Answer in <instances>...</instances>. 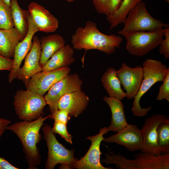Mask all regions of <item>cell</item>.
I'll return each instance as SVG.
<instances>
[{
  "label": "cell",
  "mask_w": 169,
  "mask_h": 169,
  "mask_svg": "<svg viewBox=\"0 0 169 169\" xmlns=\"http://www.w3.org/2000/svg\"><path fill=\"white\" fill-rule=\"evenodd\" d=\"M83 81L77 74H69L55 84L48 91L44 98L51 113L58 109L60 99L64 95L81 90Z\"/></svg>",
  "instance_id": "cell-9"
},
{
  "label": "cell",
  "mask_w": 169,
  "mask_h": 169,
  "mask_svg": "<svg viewBox=\"0 0 169 169\" xmlns=\"http://www.w3.org/2000/svg\"><path fill=\"white\" fill-rule=\"evenodd\" d=\"M50 117V115L44 117L43 115L33 121L16 122L6 128L15 134L20 139L28 169H37L41 162V156L37 145L42 139L40 130L44 121Z\"/></svg>",
  "instance_id": "cell-2"
},
{
  "label": "cell",
  "mask_w": 169,
  "mask_h": 169,
  "mask_svg": "<svg viewBox=\"0 0 169 169\" xmlns=\"http://www.w3.org/2000/svg\"><path fill=\"white\" fill-rule=\"evenodd\" d=\"M107 127L101 128L99 133L92 136L87 137L86 139L90 141L91 145L86 154L79 160H77L73 168L77 169H113V167L103 166L100 162V150L101 142L105 138L103 136L108 132Z\"/></svg>",
  "instance_id": "cell-10"
},
{
  "label": "cell",
  "mask_w": 169,
  "mask_h": 169,
  "mask_svg": "<svg viewBox=\"0 0 169 169\" xmlns=\"http://www.w3.org/2000/svg\"><path fill=\"white\" fill-rule=\"evenodd\" d=\"M105 154L102 162L106 164H114L120 169H169V153L159 155L142 152L133 155L134 159H129L120 153L116 154L109 151Z\"/></svg>",
  "instance_id": "cell-3"
},
{
  "label": "cell",
  "mask_w": 169,
  "mask_h": 169,
  "mask_svg": "<svg viewBox=\"0 0 169 169\" xmlns=\"http://www.w3.org/2000/svg\"><path fill=\"white\" fill-rule=\"evenodd\" d=\"M162 81V84L159 87V91L156 100H166L169 101V70L167 71L166 76Z\"/></svg>",
  "instance_id": "cell-29"
},
{
  "label": "cell",
  "mask_w": 169,
  "mask_h": 169,
  "mask_svg": "<svg viewBox=\"0 0 169 169\" xmlns=\"http://www.w3.org/2000/svg\"><path fill=\"white\" fill-rule=\"evenodd\" d=\"M28 10L33 22L38 31L46 33H53L59 27L57 18L44 7L35 2L28 5Z\"/></svg>",
  "instance_id": "cell-17"
},
{
  "label": "cell",
  "mask_w": 169,
  "mask_h": 169,
  "mask_svg": "<svg viewBox=\"0 0 169 169\" xmlns=\"http://www.w3.org/2000/svg\"><path fill=\"white\" fill-rule=\"evenodd\" d=\"M20 40V34L14 27L0 29V54L8 58L13 57L15 48Z\"/></svg>",
  "instance_id": "cell-22"
},
{
  "label": "cell",
  "mask_w": 169,
  "mask_h": 169,
  "mask_svg": "<svg viewBox=\"0 0 169 169\" xmlns=\"http://www.w3.org/2000/svg\"><path fill=\"white\" fill-rule=\"evenodd\" d=\"M116 75L121 85L126 91V98H134L139 90L143 79L142 67L138 65L132 68L124 62L117 70Z\"/></svg>",
  "instance_id": "cell-13"
},
{
  "label": "cell",
  "mask_w": 169,
  "mask_h": 169,
  "mask_svg": "<svg viewBox=\"0 0 169 169\" xmlns=\"http://www.w3.org/2000/svg\"><path fill=\"white\" fill-rule=\"evenodd\" d=\"M103 141L123 146L131 151L140 150L143 145L141 130L136 125L132 124H128L116 134L105 138Z\"/></svg>",
  "instance_id": "cell-14"
},
{
  "label": "cell",
  "mask_w": 169,
  "mask_h": 169,
  "mask_svg": "<svg viewBox=\"0 0 169 169\" xmlns=\"http://www.w3.org/2000/svg\"><path fill=\"white\" fill-rule=\"evenodd\" d=\"M163 28L154 31H134L124 34L127 41L126 49L133 55H146L161 43L164 36Z\"/></svg>",
  "instance_id": "cell-8"
},
{
  "label": "cell",
  "mask_w": 169,
  "mask_h": 169,
  "mask_svg": "<svg viewBox=\"0 0 169 169\" xmlns=\"http://www.w3.org/2000/svg\"><path fill=\"white\" fill-rule=\"evenodd\" d=\"M157 143L162 153H169V118L158 126Z\"/></svg>",
  "instance_id": "cell-26"
},
{
  "label": "cell",
  "mask_w": 169,
  "mask_h": 169,
  "mask_svg": "<svg viewBox=\"0 0 169 169\" xmlns=\"http://www.w3.org/2000/svg\"><path fill=\"white\" fill-rule=\"evenodd\" d=\"M122 29L118 32L122 35L134 31H154L169 28V25L153 18L147 10L145 3L141 2L131 9L123 23Z\"/></svg>",
  "instance_id": "cell-7"
},
{
  "label": "cell",
  "mask_w": 169,
  "mask_h": 169,
  "mask_svg": "<svg viewBox=\"0 0 169 169\" xmlns=\"http://www.w3.org/2000/svg\"><path fill=\"white\" fill-rule=\"evenodd\" d=\"M10 7L14 27L17 30L20 37V41L26 36L28 30V23L26 17L28 10L23 9L19 6L17 0H11Z\"/></svg>",
  "instance_id": "cell-24"
},
{
  "label": "cell",
  "mask_w": 169,
  "mask_h": 169,
  "mask_svg": "<svg viewBox=\"0 0 169 169\" xmlns=\"http://www.w3.org/2000/svg\"><path fill=\"white\" fill-rule=\"evenodd\" d=\"M26 19L28 26V32L25 37L18 42L15 48L13 65L8 75V81L9 83H11L17 78L21 64L32 47L34 34L38 31L29 13L27 15Z\"/></svg>",
  "instance_id": "cell-15"
},
{
  "label": "cell",
  "mask_w": 169,
  "mask_h": 169,
  "mask_svg": "<svg viewBox=\"0 0 169 169\" xmlns=\"http://www.w3.org/2000/svg\"><path fill=\"white\" fill-rule=\"evenodd\" d=\"M11 123L10 120L0 118V138L6 130L7 127Z\"/></svg>",
  "instance_id": "cell-36"
},
{
  "label": "cell",
  "mask_w": 169,
  "mask_h": 169,
  "mask_svg": "<svg viewBox=\"0 0 169 169\" xmlns=\"http://www.w3.org/2000/svg\"><path fill=\"white\" fill-rule=\"evenodd\" d=\"M103 100L108 105L111 112V123L107 128L109 131L117 133L128 124L126 121L124 105L121 100L112 97L104 96Z\"/></svg>",
  "instance_id": "cell-19"
},
{
  "label": "cell",
  "mask_w": 169,
  "mask_h": 169,
  "mask_svg": "<svg viewBox=\"0 0 169 169\" xmlns=\"http://www.w3.org/2000/svg\"><path fill=\"white\" fill-rule=\"evenodd\" d=\"M51 131L54 133L59 134L67 142L72 144V137L69 133L67 124L61 122L54 121Z\"/></svg>",
  "instance_id": "cell-28"
},
{
  "label": "cell",
  "mask_w": 169,
  "mask_h": 169,
  "mask_svg": "<svg viewBox=\"0 0 169 169\" xmlns=\"http://www.w3.org/2000/svg\"><path fill=\"white\" fill-rule=\"evenodd\" d=\"M46 105L43 96L28 89L18 90L14 97L16 113L23 121H30L39 118Z\"/></svg>",
  "instance_id": "cell-6"
},
{
  "label": "cell",
  "mask_w": 169,
  "mask_h": 169,
  "mask_svg": "<svg viewBox=\"0 0 169 169\" xmlns=\"http://www.w3.org/2000/svg\"><path fill=\"white\" fill-rule=\"evenodd\" d=\"M41 54L39 64L42 68L48 60L65 45L63 37L58 34L44 36L40 40Z\"/></svg>",
  "instance_id": "cell-20"
},
{
  "label": "cell",
  "mask_w": 169,
  "mask_h": 169,
  "mask_svg": "<svg viewBox=\"0 0 169 169\" xmlns=\"http://www.w3.org/2000/svg\"><path fill=\"white\" fill-rule=\"evenodd\" d=\"M164 1L168 3L169 2V0H164Z\"/></svg>",
  "instance_id": "cell-39"
},
{
  "label": "cell",
  "mask_w": 169,
  "mask_h": 169,
  "mask_svg": "<svg viewBox=\"0 0 169 169\" xmlns=\"http://www.w3.org/2000/svg\"><path fill=\"white\" fill-rule=\"evenodd\" d=\"M65 0L66 1L68 2L71 3V2H72L74 1L75 0Z\"/></svg>",
  "instance_id": "cell-38"
},
{
  "label": "cell",
  "mask_w": 169,
  "mask_h": 169,
  "mask_svg": "<svg viewBox=\"0 0 169 169\" xmlns=\"http://www.w3.org/2000/svg\"><path fill=\"white\" fill-rule=\"evenodd\" d=\"M123 0H108L107 10L108 15L114 13L120 8Z\"/></svg>",
  "instance_id": "cell-34"
},
{
  "label": "cell",
  "mask_w": 169,
  "mask_h": 169,
  "mask_svg": "<svg viewBox=\"0 0 169 169\" xmlns=\"http://www.w3.org/2000/svg\"><path fill=\"white\" fill-rule=\"evenodd\" d=\"M42 129L48 151L45 168L54 169L59 164L60 169L73 168L77 160L74 156V150H68L60 144L48 124H44Z\"/></svg>",
  "instance_id": "cell-5"
},
{
  "label": "cell",
  "mask_w": 169,
  "mask_h": 169,
  "mask_svg": "<svg viewBox=\"0 0 169 169\" xmlns=\"http://www.w3.org/2000/svg\"><path fill=\"white\" fill-rule=\"evenodd\" d=\"M168 118L165 115L156 114L145 119L141 129L143 138L141 152L157 155L162 154L157 143V129L161 123Z\"/></svg>",
  "instance_id": "cell-11"
},
{
  "label": "cell",
  "mask_w": 169,
  "mask_h": 169,
  "mask_svg": "<svg viewBox=\"0 0 169 169\" xmlns=\"http://www.w3.org/2000/svg\"><path fill=\"white\" fill-rule=\"evenodd\" d=\"M13 59L8 58L0 54V70L10 71L13 67Z\"/></svg>",
  "instance_id": "cell-33"
},
{
  "label": "cell",
  "mask_w": 169,
  "mask_h": 169,
  "mask_svg": "<svg viewBox=\"0 0 169 169\" xmlns=\"http://www.w3.org/2000/svg\"><path fill=\"white\" fill-rule=\"evenodd\" d=\"M14 27L11 8L2 0H0V29Z\"/></svg>",
  "instance_id": "cell-27"
},
{
  "label": "cell",
  "mask_w": 169,
  "mask_h": 169,
  "mask_svg": "<svg viewBox=\"0 0 169 169\" xmlns=\"http://www.w3.org/2000/svg\"><path fill=\"white\" fill-rule=\"evenodd\" d=\"M96 11L100 14L108 15L107 8L108 0H92Z\"/></svg>",
  "instance_id": "cell-32"
},
{
  "label": "cell",
  "mask_w": 169,
  "mask_h": 169,
  "mask_svg": "<svg viewBox=\"0 0 169 169\" xmlns=\"http://www.w3.org/2000/svg\"><path fill=\"white\" fill-rule=\"evenodd\" d=\"M8 5L10 6V2L11 0H2Z\"/></svg>",
  "instance_id": "cell-37"
},
{
  "label": "cell",
  "mask_w": 169,
  "mask_h": 169,
  "mask_svg": "<svg viewBox=\"0 0 169 169\" xmlns=\"http://www.w3.org/2000/svg\"><path fill=\"white\" fill-rule=\"evenodd\" d=\"M74 51L69 44L65 45L54 54L43 67L42 71L54 70L68 67L75 61Z\"/></svg>",
  "instance_id": "cell-21"
},
{
  "label": "cell",
  "mask_w": 169,
  "mask_h": 169,
  "mask_svg": "<svg viewBox=\"0 0 169 169\" xmlns=\"http://www.w3.org/2000/svg\"><path fill=\"white\" fill-rule=\"evenodd\" d=\"M143 79L136 95L133 102L131 111L133 115L141 117L146 116L151 110V107L142 108L140 102L142 96L156 82L162 81L169 70L166 65L160 61L148 59L143 63Z\"/></svg>",
  "instance_id": "cell-4"
},
{
  "label": "cell",
  "mask_w": 169,
  "mask_h": 169,
  "mask_svg": "<svg viewBox=\"0 0 169 169\" xmlns=\"http://www.w3.org/2000/svg\"><path fill=\"white\" fill-rule=\"evenodd\" d=\"M142 0H123L119 9L114 13L106 16V19L110 24V29L123 23L130 11Z\"/></svg>",
  "instance_id": "cell-25"
},
{
  "label": "cell",
  "mask_w": 169,
  "mask_h": 169,
  "mask_svg": "<svg viewBox=\"0 0 169 169\" xmlns=\"http://www.w3.org/2000/svg\"><path fill=\"white\" fill-rule=\"evenodd\" d=\"M89 101L86 94L81 90L66 94L58 103V109L67 111L70 116L77 117L85 110Z\"/></svg>",
  "instance_id": "cell-18"
},
{
  "label": "cell",
  "mask_w": 169,
  "mask_h": 169,
  "mask_svg": "<svg viewBox=\"0 0 169 169\" xmlns=\"http://www.w3.org/2000/svg\"><path fill=\"white\" fill-rule=\"evenodd\" d=\"M33 42L32 47L25 58L23 66L20 68L17 77L25 85L33 76L42 71V68L39 64L41 54L40 40L37 36L34 35Z\"/></svg>",
  "instance_id": "cell-16"
},
{
  "label": "cell",
  "mask_w": 169,
  "mask_h": 169,
  "mask_svg": "<svg viewBox=\"0 0 169 169\" xmlns=\"http://www.w3.org/2000/svg\"><path fill=\"white\" fill-rule=\"evenodd\" d=\"M3 157H0V169H19Z\"/></svg>",
  "instance_id": "cell-35"
},
{
  "label": "cell",
  "mask_w": 169,
  "mask_h": 169,
  "mask_svg": "<svg viewBox=\"0 0 169 169\" xmlns=\"http://www.w3.org/2000/svg\"><path fill=\"white\" fill-rule=\"evenodd\" d=\"M164 39H163L160 44L159 52L160 54L163 55L166 59L169 58V29L163 28Z\"/></svg>",
  "instance_id": "cell-30"
},
{
  "label": "cell",
  "mask_w": 169,
  "mask_h": 169,
  "mask_svg": "<svg viewBox=\"0 0 169 169\" xmlns=\"http://www.w3.org/2000/svg\"><path fill=\"white\" fill-rule=\"evenodd\" d=\"M49 118L54 119V121H59L67 124L70 120V116L66 110L58 109L50 114Z\"/></svg>",
  "instance_id": "cell-31"
},
{
  "label": "cell",
  "mask_w": 169,
  "mask_h": 169,
  "mask_svg": "<svg viewBox=\"0 0 169 169\" xmlns=\"http://www.w3.org/2000/svg\"><path fill=\"white\" fill-rule=\"evenodd\" d=\"M116 71L114 68H108L103 75L101 81L110 97L121 100L126 97V95L121 88Z\"/></svg>",
  "instance_id": "cell-23"
},
{
  "label": "cell",
  "mask_w": 169,
  "mask_h": 169,
  "mask_svg": "<svg viewBox=\"0 0 169 169\" xmlns=\"http://www.w3.org/2000/svg\"><path fill=\"white\" fill-rule=\"evenodd\" d=\"M122 41L120 36L107 35L101 33L96 24L91 21H87L84 27H78L71 37V43L74 49L85 50L81 59L83 64L86 52L88 50L97 49L110 54L115 52L116 48H120Z\"/></svg>",
  "instance_id": "cell-1"
},
{
  "label": "cell",
  "mask_w": 169,
  "mask_h": 169,
  "mask_svg": "<svg viewBox=\"0 0 169 169\" xmlns=\"http://www.w3.org/2000/svg\"><path fill=\"white\" fill-rule=\"evenodd\" d=\"M69 67L46 71H41L33 76L26 85V88L44 96L56 83L69 74Z\"/></svg>",
  "instance_id": "cell-12"
}]
</instances>
